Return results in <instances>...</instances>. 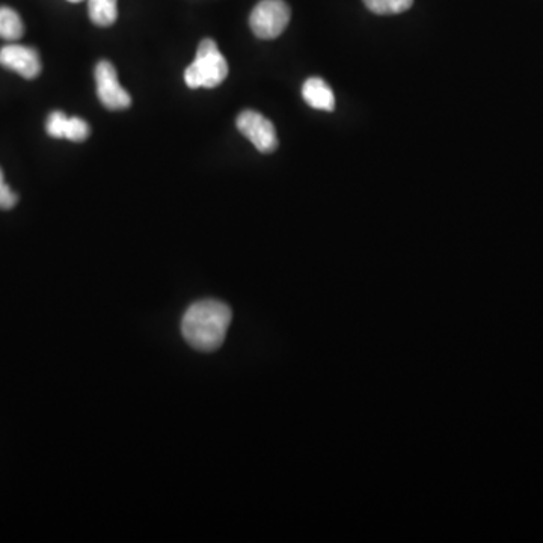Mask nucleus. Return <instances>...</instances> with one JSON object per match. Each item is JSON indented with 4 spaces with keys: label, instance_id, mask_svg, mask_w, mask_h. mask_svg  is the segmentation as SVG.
Instances as JSON below:
<instances>
[{
    "label": "nucleus",
    "instance_id": "nucleus-1",
    "mask_svg": "<svg viewBox=\"0 0 543 543\" xmlns=\"http://www.w3.org/2000/svg\"><path fill=\"white\" fill-rule=\"evenodd\" d=\"M233 313L224 302L200 301L191 305L181 320V332L189 346L201 352H213L224 344Z\"/></svg>",
    "mask_w": 543,
    "mask_h": 543
},
{
    "label": "nucleus",
    "instance_id": "nucleus-2",
    "mask_svg": "<svg viewBox=\"0 0 543 543\" xmlns=\"http://www.w3.org/2000/svg\"><path fill=\"white\" fill-rule=\"evenodd\" d=\"M228 76V62L215 41L206 38L201 41L197 58L186 68L185 82L189 88H215Z\"/></svg>",
    "mask_w": 543,
    "mask_h": 543
},
{
    "label": "nucleus",
    "instance_id": "nucleus-3",
    "mask_svg": "<svg viewBox=\"0 0 543 543\" xmlns=\"http://www.w3.org/2000/svg\"><path fill=\"white\" fill-rule=\"evenodd\" d=\"M290 8L284 0H261L252 10L249 26L261 40H274L286 31Z\"/></svg>",
    "mask_w": 543,
    "mask_h": 543
},
{
    "label": "nucleus",
    "instance_id": "nucleus-4",
    "mask_svg": "<svg viewBox=\"0 0 543 543\" xmlns=\"http://www.w3.org/2000/svg\"><path fill=\"white\" fill-rule=\"evenodd\" d=\"M237 129L260 153H274L278 148L277 130L274 124L257 111H243L237 117Z\"/></svg>",
    "mask_w": 543,
    "mask_h": 543
},
{
    "label": "nucleus",
    "instance_id": "nucleus-5",
    "mask_svg": "<svg viewBox=\"0 0 543 543\" xmlns=\"http://www.w3.org/2000/svg\"><path fill=\"white\" fill-rule=\"evenodd\" d=\"M97 94L103 106L111 111H121L132 105V97L118 82L117 70L109 61H102L96 67Z\"/></svg>",
    "mask_w": 543,
    "mask_h": 543
},
{
    "label": "nucleus",
    "instance_id": "nucleus-6",
    "mask_svg": "<svg viewBox=\"0 0 543 543\" xmlns=\"http://www.w3.org/2000/svg\"><path fill=\"white\" fill-rule=\"evenodd\" d=\"M0 65L16 71L25 79H35L41 73V59L32 47L10 44L0 49Z\"/></svg>",
    "mask_w": 543,
    "mask_h": 543
},
{
    "label": "nucleus",
    "instance_id": "nucleus-7",
    "mask_svg": "<svg viewBox=\"0 0 543 543\" xmlns=\"http://www.w3.org/2000/svg\"><path fill=\"white\" fill-rule=\"evenodd\" d=\"M305 103L313 109L331 112L335 108V96L331 86L319 77H311L302 86Z\"/></svg>",
    "mask_w": 543,
    "mask_h": 543
},
{
    "label": "nucleus",
    "instance_id": "nucleus-8",
    "mask_svg": "<svg viewBox=\"0 0 543 543\" xmlns=\"http://www.w3.org/2000/svg\"><path fill=\"white\" fill-rule=\"evenodd\" d=\"M88 11L97 26L106 28L117 22V0H89Z\"/></svg>",
    "mask_w": 543,
    "mask_h": 543
},
{
    "label": "nucleus",
    "instance_id": "nucleus-9",
    "mask_svg": "<svg viewBox=\"0 0 543 543\" xmlns=\"http://www.w3.org/2000/svg\"><path fill=\"white\" fill-rule=\"evenodd\" d=\"M25 34L22 19L13 8L0 7V38L8 41L20 40Z\"/></svg>",
    "mask_w": 543,
    "mask_h": 543
},
{
    "label": "nucleus",
    "instance_id": "nucleus-10",
    "mask_svg": "<svg viewBox=\"0 0 543 543\" xmlns=\"http://www.w3.org/2000/svg\"><path fill=\"white\" fill-rule=\"evenodd\" d=\"M364 4L372 13L391 16L408 11L414 5V0H364Z\"/></svg>",
    "mask_w": 543,
    "mask_h": 543
},
{
    "label": "nucleus",
    "instance_id": "nucleus-11",
    "mask_svg": "<svg viewBox=\"0 0 543 543\" xmlns=\"http://www.w3.org/2000/svg\"><path fill=\"white\" fill-rule=\"evenodd\" d=\"M89 126L82 118L71 117L67 118L65 123L64 138L70 139L73 142H82L88 139Z\"/></svg>",
    "mask_w": 543,
    "mask_h": 543
},
{
    "label": "nucleus",
    "instance_id": "nucleus-12",
    "mask_svg": "<svg viewBox=\"0 0 543 543\" xmlns=\"http://www.w3.org/2000/svg\"><path fill=\"white\" fill-rule=\"evenodd\" d=\"M67 115L61 111L52 112L47 118L46 130L52 138H64L65 123H67Z\"/></svg>",
    "mask_w": 543,
    "mask_h": 543
},
{
    "label": "nucleus",
    "instance_id": "nucleus-13",
    "mask_svg": "<svg viewBox=\"0 0 543 543\" xmlns=\"http://www.w3.org/2000/svg\"><path fill=\"white\" fill-rule=\"evenodd\" d=\"M19 197L14 194L13 189L5 183L4 172L0 169V209L10 210L16 206Z\"/></svg>",
    "mask_w": 543,
    "mask_h": 543
},
{
    "label": "nucleus",
    "instance_id": "nucleus-14",
    "mask_svg": "<svg viewBox=\"0 0 543 543\" xmlns=\"http://www.w3.org/2000/svg\"><path fill=\"white\" fill-rule=\"evenodd\" d=\"M68 2H73V4H79L82 0H68Z\"/></svg>",
    "mask_w": 543,
    "mask_h": 543
}]
</instances>
